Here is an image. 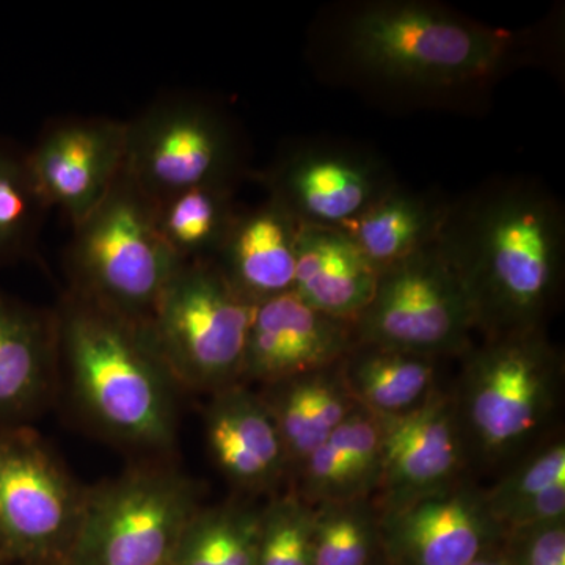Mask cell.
I'll return each instance as SVG.
<instances>
[{
    "label": "cell",
    "mask_w": 565,
    "mask_h": 565,
    "mask_svg": "<svg viewBox=\"0 0 565 565\" xmlns=\"http://www.w3.org/2000/svg\"><path fill=\"white\" fill-rule=\"evenodd\" d=\"M348 50L356 65L381 79L451 88L494 76L514 41L429 3L379 2L352 18Z\"/></svg>",
    "instance_id": "3957f363"
},
{
    "label": "cell",
    "mask_w": 565,
    "mask_h": 565,
    "mask_svg": "<svg viewBox=\"0 0 565 565\" xmlns=\"http://www.w3.org/2000/svg\"><path fill=\"white\" fill-rule=\"evenodd\" d=\"M122 174L152 203L210 184L236 185L243 145L214 104L192 95L163 96L126 121Z\"/></svg>",
    "instance_id": "52a82bcc"
},
{
    "label": "cell",
    "mask_w": 565,
    "mask_h": 565,
    "mask_svg": "<svg viewBox=\"0 0 565 565\" xmlns=\"http://www.w3.org/2000/svg\"><path fill=\"white\" fill-rule=\"evenodd\" d=\"M126 121L68 117L50 122L28 151L36 188L47 206L79 225L121 174Z\"/></svg>",
    "instance_id": "4fadbf2b"
},
{
    "label": "cell",
    "mask_w": 565,
    "mask_h": 565,
    "mask_svg": "<svg viewBox=\"0 0 565 565\" xmlns=\"http://www.w3.org/2000/svg\"><path fill=\"white\" fill-rule=\"evenodd\" d=\"M256 305L214 262L181 264L143 326L177 384L218 390L243 379Z\"/></svg>",
    "instance_id": "8992f818"
},
{
    "label": "cell",
    "mask_w": 565,
    "mask_h": 565,
    "mask_svg": "<svg viewBox=\"0 0 565 565\" xmlns=\"http://www.w3.org/2000/svg\"><path fill=\"white\" fill-rule=\"evenodd\" d=\"M379 553V508L370 498L313 508V565H370Z\"/></svg>",
    "instance_id": "484cf974"
},
{
    "label": "cell",
    "mask_w": 565,
    "mask_h": 565,
    "mask_svg": "<svg viewBox=\"0 0 565 565\" xmlns=\"http://www.w3.org/2000/svg\"><path fill=\"white\" fill-rule=\"evenodd\" d=\"M258 565H313V505L285 497L264 509Z\"/></svg>",
    "instance_id": "4316f807"
},
{
    "label": "cell",
    "mask_w": 565,
    "mask_h": 565,
    "mask_svg": "<svg viewBox=\"0 0 565 565\" xmlns=\"http://www.w3.org/2000/svg\"><path fill=\"white\" fill-rule=\"evenodd\" d=\"M563 207L531 180L490 182L449 204L437 247L487 338L544 330L564 269Z\"/></svg>",
    "instance_id": "6da1fadb"
},
{
    "label": "cell",
    "mask_w": 565,
    "mask_h": 565,
    "mask_svg": "<svg viewBox=\"0 0 565 565\" xmlns=\"http://www.w3.org/2000/svg\"><path fill=\"white\" fill-rule=\"evenodd\" d=\"M470 565H514L512 564L511 557L504 550V545L494 546V548L486 552L484 555L475 559Z\"/></svg>",
    "instance_id": "4dcf8cb0"
},
{
    "label": "cell",
    "mask_w": 565,
    "mask_h": 565,
    "mask_svg": "<svg viewBox=\"0 0 565 565\" xmlns=\"http://www.w3.org/2000/svg\"><path fill=\"white\" fill-rule=\"evenodd\" d=\"M379 418V416H377ZM382 430L379 508L411 500L459 481L467 441L455 397L435 388L422 404L379 418Z\"/></svg>",
    "instance_id": "5bb4252c"
},
{
    "label": "cell",
    "mask_w": 565,
    "mask_h": 565,
    "mask_svg": "<svg viewBox=\"0 0 565 565\" xmlns=\"http://www.w3.org/2000/svg\"><path fill=\"white\" fill-rule=\"evenodd\" d=\"M206 437L223 473L245 489H269L288 468L269 405L243 385H230L215 394L207 411Z\"/></svg>",
    "instance_id": "2e32d148"
},
{
    "label": "cell",
    "mask_w": 565,
    "mask_h": 565,
    "mask_svg": "<svg viewBox=\"0 0 565 565\" xmlns=\"http://www.w3.org/2000/svg\"><path fill=\"white\" fill-rule=\"evenodd\" d=\"M327 441L343 457L360 497H370L377 489L381 473L382 430L377 416L356 405Z\"/></svg>",
    "instance_id": "f1b7e54d"
},
{
    "label": "cell",
    "mask_w": 565,
    "mask_h": 565,
    "mask_svg": "<svg viewBox=\"0 0 565 565\" xmlns=\"http://www.w3.org/2000/svg\"><path fill=\"white\" fill-rule=\"evenodd\" d=\"M377 270L341 230L300 225L292 291L334 319L355 323L373 299Z\"/></svg>",
    "instance_id": "ac0fdd59"
},
{
    "label": "cell",
    "mask_w": 565,
    "mask_h": 565,
    "mask_svg": "<svg viewBox=\"0 0 565 565\" xmlns=\"http://www.w3.org/2000/svg\"><path fill=\"white\" fill-rule=\"evenodd\" d=\"M239 210L233 184H210L152 203L156 228L181 264L214 262Z\"/></svg>",
    "instance_id": "603a6c76"
},
{
    "label": "cell",
    "mask_w": 565,
    "mask_h": 565,
    "mask_svg": "<svg viewBox=\"0 0 565 565\" xmlns=\"http://www.w3.org/2000/svg\"><path fill=\"white\" fill-rule=\"evenodd\" d=\"M503 545L514 565H565V520L509 531Z\"/></svg>",
    "instance_id": "f546056e"
},
{
    "label": "cell",
    "mask_w": 565,
    "mask_h": 565,
    "mask_svg": "<svg viewBox=\"0 0 565 565\" xmlns=\"http://www.w3.org/2000/svg\"><path fill=\"white\" fill-rule=\"evenodd\" d=\"M370 565H394V564L390 563V561L386 559V557L384 555H382V552H381V553H379L377 556L374 557L373 563H371Z\"/></svg>",
    "instance_id": "1f68e13d"
},
{
    "label": "cell",
    "mask_w": 565,
    "mask_h": 565,
    "mask_svg": "<svg viewBox=\"0 0 565 565\" xmlns=\"http://www.w3.org/2000/svg\"><path fill=\"white\" fill-rule=\"evenodd\" d=\"M353 323L315 310L289 291L256 305L243 379L267 386L327 370L355 345Z\"/></svg>",
    "instance_id": "9a60e30c"
},
{
    "label": "cell",
    "mask_w": 565,
    "mask_h": 565,
    "mask_svg": "<svg viewBox=\"0 0 565 565\" xmlns=\"http://www.w3.org/2000/svg\"><path fill=\"white\" fill-rule=\"evenodd\" d=\"M478 318L437 243L379 273L373 299L353 323L356 343L449 359L473 348Z\"/></svg>",
    "instance_id": "9c48e42d"
},
{
    "label": "cell",
    "mask_w": 565,
    "mask_h": 565,
    "mask_svg": "<svg viewBox=\"0 0 565 565\" xmlns=\"http://www.w3.org/2000/svg\"><path fill=\"white\" fill-rule=\"evenodd\" d=\"M379 530L382 555L394 565H470L504 541L484 490L460 479L379 508Z\"/></svg>",
    "instance_id": "7c38bea8"
},
{
    "label": "cell",
    "mask_w": 565,
    "mask_h": 565,
    "mask_svg": "<svg viewBox=\"0 0 565 565\" xmlns=\"http://www.w3.org/2000/svg\"><path fill=\"white\" fill-rule=\"evenodd\" d=\"M300 223L267 196L241 211L214 263L244 299L258 305L292 291Z\"/></svg>",
    "instance_id": "e0dca14e"
},
{
    "label": "cell",
    "mask_w": 565,
    "mask_h": 565,
    "mask_svg": "<svg viewBox=\"0 0 565 565\" xmlns=\"http://www.w3.org/2000/svg\"><path fill=\"white\" fill-rule=\"evenodd\" d=\"M58 356L76 399L104 433L126 445L167 449L174 440L172 375L143 322L66 294L55 313Z\"/></svg>",
    "instance_id": "7a4b0ae2"
},
{
    "label": "cell",
    "mask_w": 565,
    "mask_h": 565,
    "mask_svg": "<svg viewBox=\"0 0 565 565\" xmlns=\"http://www.w3.org/2000/svg\"><path fill=\"white\" fill-rule=\"evenodd\" d=\"M28 162V151L0 139V269L29 258L47 211Z\"/></svg>",
    "instance_id": "d4e9b609"
},
{
    "label": "cell",
    "mask_w": 565,
    "mask_h": 565,
    "mask_svg": "<svg viewBox=\"0 0 565 565\" xmlns=\"http://www.w3.org/2000/svg\"><path fill=\"white\" fill-rule=\"evenodd\" d=\"M449 204L394 184L373 206L338 230L348 234L379 274L437 243Z\"/></svg>",
    "instance_id": "ffe728a7"
},
{
    "label": "cell",
    "mask_w": 565,
    "mask_h": 565,
    "mask_svg": "<svg viewBox=\"0 0 565 565\" xmlns=\"http://www.w3.org/2000/svg\"><path fill=\"white\" fill-rule=\"evenodd\" d=\"M57 321L0 292V419L29 414L51 384Z\"/></svg>",
    "instance_id": "d6986e66"
},
{
    "label": "cell",
    "mask_w": 565,
    "mask_h": 565,
    "mask_svg": "<svg viewBox=\"0 0 565 565\" xmlns=\"http://www.w3.org/2000/svg\"><path fill=\"white\" fill-rule=\"evenodd\" d=\"M263 511L247 505L200 509L170 565H258Z\"/></svg>",
    "instance_id": "cb8c5ba5"
},
{
    "label": "cell",
    "mask_w": 565,
    "mask_h": 565,
    "mask_svg": "<svg viewBox=\"0 0 565 565\" xmlns=\"http://www.w3.org/2000/svg\"><path fill=\"white\" fill-rule=\"evenodd\" d=\"M85 493L31 430L0 435V548L24 559L66 553Z\"/></svg>",
    "instance_id": "30bf717a"
},
{
    "label": "cell",
    "mask_w": 565,
    "mask_h": 565,
    "mask_svg": "<svg viewBox=\"0 0 565 565\" xmlns=\"http://www.w3.org/2000/svg\"><path fill=\"white\" fill-rule=\"evenodd\" d=\"M455 397L465 441L487 459L519 451L555 408L561 359L544 330L487 338L462 355Z\"/></svg>",
    "instance_id": "5b68a950"
},
{
    "label": "cell",
    "mask_w": 565,
    "mask_h": 565,
    "mask_svg": "<svg viewBox=\"0 0 565 565\" xmlns=\"http://www.w3.org/2000/svg\"><path fill=\"white\" fill-rule=\"evenodd\" d=\"M180 266L159 236L151 200L122 172L74 226L66 255L70 292L134 322H145Z\"/></svg>",
    "instance_id": "277c9868"
},
{
    "label": "cell",
    "mask_w": 565,
    "mask_h": 565,
    "mask_svg": "<svg viewBox=\"0 0 565 565\" xmlns=\"http://www.w3.org/2000/svg\"><path fill=\"white\" fill-rule=\"evenodd\" d=\"M556 484H565L563 438H556L535 449L505 473L492 489L484 490L487 508L494 522L500 525L501 516L505 512Z\"/></svg>",
    "instance_id": "83f0119b"
},
{
    "label": "cell",
    "mask_w": 565,
    "mask_h": 565,
    "mask_svg": "<svg viewBox=\"0 0 565 565\" xmlns=\"http://www.w3.org/2000/svg\"><path fill=\"white\" fill-rule=\"evenodd\" d=\"M270 388H274L273 399L264 401L273 412L289 463L299 465L326 444L356 407L345 390L340 363Z\"/></svg>",
    "instance_id": "7402d4cb"
},
{
    "label": "cell",
    "mask_w": 565,
    "mask_h": 565,
    "mask_svg": "<svg viewBox=\"0 0 565 565\" xmlns=\"http://www.w3.org/2000/svg\"><path fill=\"white\" fill-rule=\"evenodd\" d=\"M340 373L353 403L386 418L412 411L437 388L438 359L355 343Z\"/></svg>",
    "instance_id": "44dd1931"
},
{
    "label": "cell",
    "mask_w": 565,
    "mask_h": 565,
    "mask_svg": "<svg viewBox=\"0 0 565 565\" xmlns=\"http://www.w3.org/2000/svg\"><path fill=\"white\" fill-rule=\"evenodd\" d=\"M269 199L300 225L341 228L394 184L375 156L356 148L311 143L294 148L262 174Z\"/></svg>",
    "instance_id": "8fae6325"
},
{
    "label": "cell",
    "mask_w": 565,
    "mask_h": 565,
    "mask_svg": "<svg viewBox=\"0 0 565 565\" xmlns=\"http://www.w3.org/2000/svg\"><path fill=\"white\" fill-rule=\"evenodd\" d=\"M199 511L185 476L167 468L126 473L85 493L68 565H170Z\"/></svg>",
    "instance_id": "ba28073f"
}]
</instances>
